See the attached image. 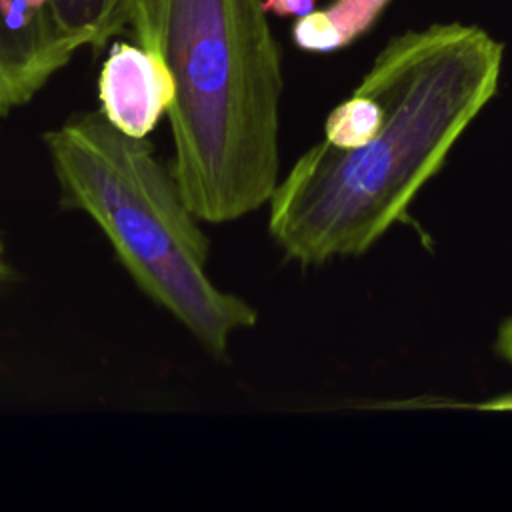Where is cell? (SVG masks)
I'll return each instance as SVG.
<instances>
[{
  "label": "cell",
  "mask_w": 512,
  "mask_h": 512,
  "mask_svg": "<svg viewBox=\"0 0 512 512\" xmlns=\"http://www.w3.org/2000/svg\"><path fill=\"white\" fill-rule=\"evenodd\" d=\"M262 6L276 16L300 18L316 8V0H262Z\"/></svg>",
  "instance_id": "cell-8"
},
{
  "label": "cell",
  "mask_w": 512,
  "mask_h": 512,
  "mask_svg": "<svg viewBox=\"0 0 512 512\" xmlns=\"http://www.w3.org/2000/svg\"><path fill=\"white\" fill-rule=\"evenodd\" d=\"M502 60L504 44L474 24L394 36L268 200L286 258L318 266L370 250L494 98Z\"/></svg>",
  "instance_id": "cell-1"
},
{
  "label": "cell",
  "mask_w": 512,
  "mask_h": 512,
  "mask_svg": "<svg viewBox=\"0 0 512 512\" xmlns=\"http://www.w3.org/2000/svg\"><path fill=\"white\" fill-rule=\"evenodd\" d=\"M6 276V262H4V248L0 244V280Z\"/></svg>",
  "instance_id": "cell-10"
},
{
  "label": "cell",
  "mask_w": 512,
  "mask_h": 512,
  "mask_svg": "<svg viewBox=\"0 0 512 512\" xmlns=\"http://www.w3.org/2000/svg\"><path fill=\"white\" fill-rule=\"evenodd\" d=\"M388 4L390 0H334L322 10L344 48L366 34Z\"/></svg>",
  "instance_id": "cell-7"
},
{
  "label": "cell",
  "mask_w": 512,
  "mask_h": 512,
  "mask_svg": "<svg viewBox=\"0 0 512 512\" xmlns=\"http://www.w3.org/2000/svg\"><path fill=\"white\" fill-rule=\"evenodd\" d=\"M102 114L122 132L146 138L168 114L174 98V76L156 50L142 44H116L98 76Z\"/></svg>",
  "instance_id": "cell-4"
},
{
  "label": "cell",
  "mask_w": 512,
  "mask_h": 512,
  "mask_svg": "<svg viewBox=\"0 0 512 512\" xmlns=\"http://www.w3.org/2000/svg\"><path fill=\"white\" fill-rule=\"evenodd\" d=\"M494 350L496 354L506 360L512 366V316H508L496 330V340H494Z\"/></svg>",
  "instance_id": "cell-9"
},
{
  "label": "cell",
  "mask_w": 512,
  "mask_h": 512,
  "mask_svg": "<svg viewBox=\"0 0 512 512\" xmlns=\"http://www.w3.org/2000/svg\"><path fill=\"white\" fill-rule=\"evenodd\" d=\"M138 44L164 56L180 190L224 224L268 204L280 180L282 60L262 0H138Z\"/></svg>",
  "instance_id": "cell-2"
},
{
  "label": "cell",
  "mask_w": 512,
  "mask_h": 512,
  "mask_svg": "<svg viewBox=\"0 0 512 512\" xmlns=\"http://www.w3.org/2000/svg\"><path fill=\"white\" fill-rule=\"evenodd\" d=\"M60 206L88 214L134 284L214 358L256 324V310L206 274L210 242L170 164L146 138L84 112L44 134Z\"/></svg>",
  "instance_id": "cell-3"
},
{
  "label": "cell",
  "mask_w": 512,
  "mask_h": 512,
  "mask_svg": "<svg viewBox=\"0 0 512 512\" xmlns=\"http://www.w3.org/2000/svg\"><path fill=\"white\" fill-rule=\"evenodd\" d=\"M48 80L10 34L0 4V116L28 104Z\"/></svg>",
  "instance_id": "cell-6"
},
{
  "label": "cell",
  "mask_w": 512,
  "mask_h": 512,
  "mask_svg": "<svg viewBox=\"0 0 512 512\" xmlns=\"http://www.w3.org/2000/svg\"><path fill=\"white\" fill-rule=\"evenodd\" d=\"M138 0H50L58 26L80 46H104L134 20Z\"/></svg>",
  "instance_id": "cell-5"
}]
</instances>
